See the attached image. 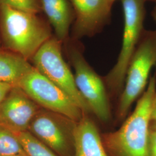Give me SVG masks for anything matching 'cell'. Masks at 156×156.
I'll return each instance as SVG.
<instances>
[{"mask_svg": "<svg viewBox=\"0 0 156 156\" xmlns=\"http://www.w3.org/2000/svg\"><path fill=\"white\" fill-rule=\"evenodd\" d=\"M24 152L15 134L0 125V156H14Z\"/></svg>", "mask_w": 156, "mask_h": 156, "instance_id": "9a60e30c", "label": "cell"}, {"mask_svg": "<svg viewBox=\"0 0 156 156\" xmlns=\"http://www.w3.org/2000/svg\"><path fill=\"white\" fill-rule=\"evenodd\" d=\"M152 14H153V19H154V20H155V22H156V5L155 6V7H154V9H153V11Z\"/></svg>", "mask_w": 156, "mask_h": 156, "instance_id": "ffe728a7", "label": "cell"}, {"mask_svg": "<svg viewBox=\"0 0 156 156\" xmlns=\"http://www.w3.org/2000/svg\"><path fill=\"white\" fill-rule=\"evenodd\" d=\"M76 22L77 38L92 36L98 33L109 18L113 4L109 0H70Z\"/></svg>", "mask_w": 156, "mask_h": 156, "instance_id": "30bf717a", "label": "cell"}, {"mask_svg": "<svg viewBox=\"0 0 156 156\" xmlns=\"http://www.w3.org/2000/svg\"><path fill=\"white\" fill-rule=\"evenodd\" d=\"M13 87L14 86L10 84L0 82V104L5 99Z\"/></svg>", "mask_w": 156, "mask_h": 156, "instance_id": "ac0fdd59", "label": "cell"}, {"mask_svg": "<svg viewBox=\"0 0 156 156\" xmlns=\"http://www.w3.org/2000/svg\"><path fill=\"white\" fill-rule=\"evenodd\" d=\"M151 120V122H156V93L152 102Z\"/></svg>", "mask_w": 156, "mask_h": 156, "instance_id": "d6986e66", "label": "cell"}, {"mask_svg": "<svg viewBox=\"0 0 156 156\" xmlns=\"http://www.w3.org/2000/svg\"><path fill=\"white\" fill-rule=\"evenodd\" d=\"M156 64V32L146 36L135 51L129 64L126 86L119 101L117 116L123 119L148 83L152 68Z\"/></svg>", "mask_w": 156, "mask_h": 156, "instance_id": "5b68a950", "label": "cell"}, {"mask_svg": "<svg viewBox=\"0 0 156 156\" xmlns=\"http://www.w3.org/2000/svg\"></svg>", "mask_w": 156, "mask_h": 156, "instance_id": "cb8c5ba5", "label": "cell"}, {"mask_svg": "<svg viewBox=\"0 0 156 156\" xmlns=\"http://www.w3.org/2000/svg\"><path fill=\"white\" fill-rule=\"evenodd\" d=\"M34 68L22 56L10 50H0V82L17 86Z\"/></svg>", "mask_w": 156, "mask_h": 156, "instance_id": "4fadbf2b", "label": "cell"}, {"mask_svg": "<svg viewBox=\"0 0 156 156\" xmlns=\"http://www.w3.org/2000/svg\"><path fill=\"white\" fill-rule=\"evenodd\" d=\"M149 156H156V127L151 124L149 141H148Z\"/></svg>", "mask_w": 156, "mask_h": 156, "instance_id": "e0dca14e", "label": "cell"}, {"mask_svg": "<svg viewBox=\"0 0 156 156\" xmlns=\"http://www.w3.org/2000/svg\"><path fill=\"white\" fill-rule=\"evenodd\" d=\"M0 31L7 49L31 59L51 37L50 29L35 14L0 5Z\"/></svg>", "mask_w": 156, "mask_h": 156, "instance_id": "7a4b0ae2", "label": "cell"}, {"mask_svg": "<svg viewBox=\"0 0 156 156\" xmlns=\"http://www.w3.org/2000/svg\"><path fill=\"white\" fill-rule=\"evenodd\" d=\"M40 4L39 0H0V5L35 15L40 10Z\"/></svg>", "mask_w": 156, "mask_h": 156, "instance_id": "2e32d148", "label": "cell"}, {"mask_svg": "<svg viewBox=\"0 0 156 156\" xmlns=\"http://www.w3.org/2000/svg\"><path fill=\"white\" fill-rule=\"evenodd\" d=\"M73 156H109L96 125L87 115L76 123Z\"/></svg>", "mask_w": 156, "mask_h": 156, "instance_id": "8fae6325", "label": "cell"}, {"mask_svg": "<svg viewBox=\"0 0 156 156\" xmlns=\"http://www.w3.org/2000/svg\"><path fill=\"white\" fill-rule=\"evenodd\" d=\"M28 156H58L28 131L13 132Z\"/></svg>", "mask_w": 156, "mask_h": 156, "instance_id": "5bb4252c", "label": "cell"}, {"mask_svg": "<svg viewBox=\"0 0 156 156\" xmlns=\"http://www.w3.org/2000/svg\"><path fill=\"white\" fill-rule=\"evenodd\" d=\"M41 5L61 41L67 39L73 19V9L68 0H40Z\"/></svg>", "mask_w": 156, "mask_h": 156, "instance_id": "7c38bea8", "label": "cell"}, {"mask_svg": "<svg viewBox=\"0 0 156 156\" xmlns=\"http://www.w3.org/2000/svg\"><path fill=\"white\" fill-rule=\"evenodd\" d=\"M145 0H122L124 15L122 45L117 62L105 77L111 89H122L129 64L136 49L145 19Z\"/></svg>", "mask_w": 156, "mask_h": 156, "instance_id": "277c9868", "label": "cell"}, {"mask_svg": "<svg viewBox=\"0 0 156 156\" xmlns=\"http://www.w3.org/2000/svg\"><path fill=\"white\" fill-rule=\"evenodd\" d=\"M41 109L20 87L14 86L0 104V125L13 132L28 131Z\"/></svg>", "mask_w": 156, "mask_h": 156, "instance_id": "9c48e42d", "label": "cell"}, {"mask_svg": "<svg viewBox=\"0 0 156 156\" xmlns=\"http://www.w3.org/2000/svg\"><path fill=\"white\" fill-rule=\"evenodd\" d=\"M156 93V77L153 76L134 112L122 126L115 131L101 136L108 156H149L151 106Z\"/></svg>", "mask_w": 156, "mask_h": 156, "instance_id": "6da1fadb", "label": "cell"}, {"mask_svg": "<svg viewBox=\"0 0 156 156\" xmlns=\"http://www.w3.org/2000/svg\"><path fill=\"white\" fill-rule=\"evenodd\" d=\"M151 124H153L154 126L156 127V122H151Z\"/></svg>", "mask_w": 156, "mask_h": 156, "instance_id": "7402d4cb", "label": "cell"}, {"mask_svg": "<svg viewBox=\"0 0 156 156\" xmlns=\"http://www.w3.org/2000/svg\"><path fill=\"white\" fill-rule=\"evenodd\" d=\"M77 122L42 108L34 117L28 131L58 156L74 155V132Z\"/></svg>", "mask_w": 156, "mask_h": 156, "instance_id": "8992f818", "label": "cell"}, {"mask_svg": "<svg viewBox=\"0 0 156 156\" xmlns=\"http://www.w3.org/2000/svg\"><path fill=\"white\" fill-rule=\"evenodd\" d=\"M40 107L78 122L84 114L68 95L35 68L17 86Z\"/></svg>", "mask_w": 156, "mask_h": 156, "instance_id": "52a82bcc", "label": "cell"}, {"mask_svg": "<svg viewBox=\"0 0 156 156\" xmlns=\"http://www.w3.org/2000/svg\"><path fill=\"white\" fill-rule=\"evenodd\" d=\"M109 1L111 2L112 4H113V3H114V2H115V1H116V0H109Z\"/></svg>", "mask_w": 156, "mask_h": 156, "instance_id": "603a6c76", "label": "cell"}, {"mask_svg": "<svg viewBox=\"0 0 156 156\" xmlns=\"http://www.w3.org/2000/svg\"><path fill=\"white\" fill-rule=\"evenodd\" d=\"M28 156L27 154L26 153V152L24 153H20V154H16V155H14V156Z\"/></svg>", "mask_w": 156, "mask_h": 156, "instance_id": "44dd1931", "label": "cell"}, {"mask_svg": "<svg viewBox=\"0 0 156 156\" xmlns=\"http://www.w3.org/2000/svg\"><path fill=\"white\" fill-rule=\"evenodd\" d=\"M69 55L75 70L73 75L79 92L91 111L100 121L107 122L111 116V112L103 82L78 49L71 48Z\"/></svg>", "mask_w": 156, "mask_h": 156, "instance_id": "ba28073f", "label": "cell"}, {"mask_svg": "<svg viewBox=\"0 0 156 156\" xmlns=\"http://www.w3.org/2000/svg\"><path fill=\"white\" fill-rule=\"evenodd\" d=\"M62 42L52 37L46 41L31 58L34 67L64 91L87 115L91 109L79 92L74 75L63 58Z\"/></svg>", "mask_w": 156, "mask_h": 156, "instance_id": "3957f363", "label": "cell"}]
</instances>
